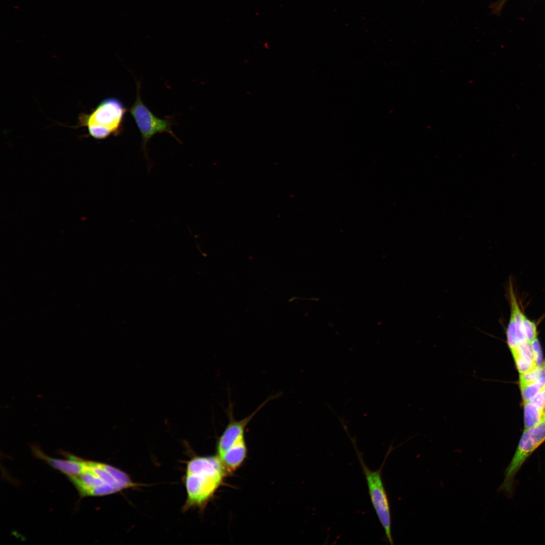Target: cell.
Segmentation results:
<instances>
[{
	"mask_svg": "<svg viewBox=\"0 0 545 545\" xmlns=\"http://www.w3.org/2000/svg\"><path fill=\"white\" fill-rule=\"evenodd\" d=\"M229 475L216 455L196 456L187 464L185 475L187 499L183 509H204Z\"/></svg>",
	"mask_w": 545,
	"mask_h": 545,
	"instance_id": "cell-1",
	"label": "cell"
},
{
	"mask_svg": "<svg viewBox=\"0 0 545 545\" xmlns=\"http://www.w3.org/2000/svg\"><path fill=\"white\" fill-rule=\"evenodd\" d=\"M69 478L82 497L110 495L136 485L121 470L107 464L88 460L82 472Z\"/></svg>",
	"mask_w": 545,
	"mask_h": 545,
	"instance_id": "cell-2",
	"label": "cell"
},
{
	"mask_svg": "<svg viewBox=\"0 0 545 545\" xmlns=\"http://www.w3.org/2000/svg\"><path fill=\"white\" fill-rule=\"evenodd\" d=\"M126 112V107L119 99L108 97L90 113L81 114L78 126L86 127L89 135L96 139H104L112 135L118 136L123 129Z\"/></svg>",
	"mask_w": 545,
	"mask_h": 545,
	"instance_id": "cell-3",
	"label": "cell"
},
{
	"mask_svg": "<svg viewBox=\"0 0 545 545\" xmlns=\"http://www.w3.org/2000/svg\"><path fill=\"white\" fill-rule=\"evenodd\" d=\"M354 449L364 475L371 502L377 518L384 529L387 540L393 544L391 528V515L390 504L387 492L382 477V472L386 459L390 453L389 449L383 464L377 470H370L365 463L362 453L357 449L355 443Z\"/></svg>",
	"mask_w": 545,
	"mask_h": 545,
	"instance_id": "cell-4",
	"label": "cell"
},
{
	"mask_svg": "<svg viewBox=\"0 0 545 545\" xmlns=\"http://www.w3.org/2000/svg\"><path fill=\"white\" fill-rule=\"evenodd\" d=\"M545 442V416L535 425L524 428L516 451L504 473L499 490L511 495L515 478L519 470L533 452Z\"/></svg>",
	"mask_w": 545,
	"mask_h": 545,
	"instance_id": "cell-5",
	"label": "cell"
},
{
	"mask_svg": "<svg viewBox=\"0 0 545 545\" xmlns=\"http://www.w3.org/2000/svg\"><path fill=\"white\" fill-rule=\"evenodd\" d=\"M140 84L137 83V94L135 102L129 109L142 137V149L146 158L147 144L156 134L166 132L180 142L172 130V121L169 119H160L155 116L144 104L140 96Z\"/></svg>",
	"mask_w": 545,
	"mask_h": 545,
	"instance_id": "cell-6",
	"label": "cell"
},
{
	"mask_svg": "<svg viewBox=\"0 0 545 545\" xmlns=\"http://www.w3.org/2000/svg\"><path fill=\"white\" fill-rule=\"evenodd\" d=\"M279 396V394L271 395L262 403L252 413L240 420H237L234 415V406L231 401L226 409L228 423L216 442L217 455L220 456L226 450L240 441L245 439L247 426L255 415L270 401Z\"/></svg>",
	"mask_w": 545,
	"mask_h": 545,
	"instance_id": "cell-7",
	"label": "cell"
},
{
	"mask_svg": "<svg viewBox=\"0 0 545 545\" xmlns=\"http://www.w3.org/2000/svg\"><path fill=\"white\" fill-rule=\"evenodd\" d=\"M35 456L41 459L52 468L67 475L69 478L80 474L84 470L87 460L72 455L67 454V459L54 458L45 454L37 446L32 447Z\"/></svg>",
	"mask_w": 545,
	"mask_h": 545,
	"instance_id": "cell-8",
	"label": "cell"
},
{
	"mask_svg": "<svg viewBox=\"0 0 545 545\" xmlns=\"http://www.w3.org/2000/svg\"><path fill=\"white\" fill-rule=\"evenodd\" d=\"M247 447L245 439L218 456L229 475H230L242 465L247 457Z\"/></svg>",
	"mask_w": 545,
	"mask_h": 545,
	"instance_id": "cell-9",
	"label": "cell"
},
{
	"mask_svg": "<svg viewBox=\"0 0 545 545\" xmlns=\"http://www.w3.org/2000/svg\"><path fill=\"white\" fill-rule=\"evenodd\" d=\"M524 428L531 427L540 421L545 416V409H542L530 401L524 402Z\"/></svg>",
	"mask_w": 545,
	"mask_h": 545,
	"instance_id": "cell-10",
	"label": "cell"
},
{
	"mask_svg": "<svg viewBox=\"0 0 545 545\" xmlns=\"http://www.w3.org/2000/svg\"><path fill=\"white\" fill-rule=\"evenodd\" d=\"M520 385L523 402L530 401L542 388H545L538 380L532 383Z\"/></svg>",
	"mask_w": 545,
	"mask_h": 545,
	"instance_id": "cell-11",
	"label": "cell"
},
{
	"mask_svg": "<svg viewBox=\"0 0 545 545\" xmlns=\"http://www.w3.org/2000/svg\"><path fill=\"white\" fill-rule=\"evenodd\" d=\"M513 357L519 373L528 371L537 366L535 362L526 355L516 354Z\"/></svg>",
	"mask_w": 545,
	"mask_h": 545,
	"instance_id": "cell-12",
	"label": "cell"
},
{
	"mask_svg": "<svg viewBox=\"0 0 545 545\" xmlns=\"http://www.w3.org/2000/svg\"><path fill=\"white\" fill-rule=\"evenodd\" d=\"M542 367L536 366L535 368L520 373V385H525L537 381L539 377Z\"/></svg>",
	"mask_w": 545,
	"mask_h": 545,
	"instance_id": "cell-13",
	"label": "cell"
},
{
	"mask_svg": "<svg viewBox=\"0 0 545 545\" xmlns=\"http://www.w3.org/2000/svg\"><path fill=\"white\" fill-rule=\"evenodd\" d=\"M523 326L528 341L531 342L537 338V325L535 322L528 319L526 315L523 319Z\"/></svg>",
	"mask_w": 545,
	"mask_h": 545,
	"instance_id": "cell-14",
	"label": "cell"
},
{
	"mask_svg": "<svg viewBox=\"0 0 545 545\" xmlns=\"http://www.w3.org/2000/svg\"><path fill=\"white\" fill-rule=\"evenodd\" d=\"M531 343L535 356L536 366L538 367H542V355L540 343L537 338L531 341Z\"/></svg>",
	"mask_w": 545,
	"mask_h": 545,
	"instance_id": "cell-15",
	"label": "cell"
},
{
	"mask_svg": "<svg viewBox=\"0 0 545 545\" xmlns=\"http://www.w3.org/2000/svg\"><path fill=\"white\" fill-rule=\"evenodd\" d=\"M530 402L538 407L545 409V388H542Z\"/></svg>",
	"mask_w": 545,
	"mask_h": 545,
	"instance_id": "cell-16",
	"label": "cell"
},
{
	"mask_svg": "<svg viewBox=\"0 0 545 545\" xmlns=\"http://www.w3.org/2000/svg\"><path fill=\"white\" fill-rule=\"evenodd\" d=\"M543 369H544V370H545V361H544V364H543Z\"/></svg>",
	"mask_w": 545,
	"mask_h": 545,
	"instance_id": "cell-17",
	"label": "cell"
}]
</instances>
